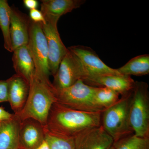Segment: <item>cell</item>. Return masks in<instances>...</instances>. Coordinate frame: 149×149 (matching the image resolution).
I'll return each mask as SVG.
<instances>
[{
  "label": "cell",
  "mask_w": 149,
  "mask_h": 149,
  "mask_svg": "<svg viewBox=\"0 0 149 149\" xmlns=\"http://www.w3.org/2000/svg\"><path fill=\"white\" fill-rule=\"evenodd\" d=\"M102 112L76 110L55 102L51 107L45 127L57 136L74 139L85 130L100 126Z\"/></svg>",
  "instance_id": "obj_1"
},
{
  "label": "cell",
  "mask_w": 149,
  "mask_h": 149,
  "mask_svg": "<svg viewBox=\"0 0 149 149\" xmlns=\"http://www.w3.org/2000/svg\"><path fill=\"white\" fill-rule=\"evenodd\" d=\"M55 102V89L49 79L35 73L30 80L29 94L25 105L22 110L16 115L21 121L32 118L45 126L51 107Z\"/></svg>",
  "instance_id": "obj_2"
},
{
  "label": "cell",
  "mask_w": 149,
  "mask_h": 149,
  "mask_svg": "<svg viewBox=\"0 0 149 149\" xmlns=\"http://www.w3.org/2000/svg\"><path fill=\"white\" fill-rule=\"evenodd\" d=\"M131 93L121 96L117 102L102 112L101 125L114 143L134 134L130 119Z\"/></svg>",
  "instance_id": "obj_3"
},
{
  "label": "cell",
  "mask_w": 149,
  "mask_h": 149,
  "mask_svg": "<svg viewBox=\"0 0 149 149\" xmlns=\"http://www.w3.org/2000/svg\"><path fill=\"white\" fill-rule=\"evenodd\" d=\"M130 119L135 136L149 138V92L146 82H135L131 93Z\"/></svg>",
  "instance_id": "obj_4"
},
{
  "label": "cell",
  "mask_w": 149,
  "mask_h": 149,
  "mask_svg": "<svg viewBox=\"0 0 149 149\" xmlns=\"http://www.w3.org/2000/svg\"><path fill=\"white\" fill-rule=\"evenodd\" d=\"M96 87L79 80L68 88L56 90V102L72 109L86 112L102 111L94 100Z\"/></svg>",
  "instance_id": "obj_5"
},
{
  "label": "cell",
  "mask_w": 149,
  "mask_h": 149,
  "mask_svg": "<svg viewBox=\"0 0 149 149\" xmlns=\"http://www.w3.org/2000/svg\"><path fill=\"white\" fill-rule=\"evenodd\" d=\"M27 46L35 64V74L49 79L51 73L48 64L47 42L41 23L30 21Z\"/></svg>",
  "instance_id": "obj_6"
},
{
  "label": "cell",
  "mask_w": 149,
  "mask_h": 149,
  "mask_svg": "<svg viewBox=\"0 0 149 149\" xmlns=\"http://www.w3.org/2000/svg\"><path fill=\"white\" fill-rule=\"evenodd\" d=\"M59 19H45L46 23L42 24L45 36L48 49V64L51 74L54 76L58 70L63 59L68 52L60 36L57 27Z\"/></svg>",
  "instance_id": "obj_7"
},
{
  "label": "cell",
  "mask_w": 149,
  "mask_h": 149,
  "mask_svg": "<svg viewBox=\"0 0 149 149\" xmlns=\"http://www.w3.org/2000/svg\"><path fill=\"white\" fill-rule=\"evenodd\" d=\"M86 77L87 74L80 60L68 50L54 76L52 84L54 89L60 90L71 86L78 80H83Z\"/></svg>",
  "instance_id": "obj_8"
},
{
  "label": "cell",
  "mask_w": 149,
  "mask_h": 149,
  "mask_svg": "<svg viewBox=\"0 0 149 149\" xmlns=\"http://www.w3.org/2000/svg\"><path fill=\"white\" fill-rule=\"evenodd\" d=\"M68 49L80 60L87 74L85 79L103 75L120 74L116 69L106 64L92 48L87 46L75 45Z\"/></svg>",
  "instance_id": "obj_9"
},
{
  "label": "cell",
  "mask_w": 149,
  "mask_h": 149,
  "mask_svg": "<svg viewBox=\"0 0 149 149\" xmlns=\"http://www.w3.org/2000/svg\"><path fill=\"white\" fill-rule=\"evenodd\" d=\"M74 139L75 149H109L114 143L102 125L85 130Z\"/></svg>",
  "instance_id": "obj_10"
},
{
  "label": "cell",
  "mask_w": 149,
  "mask_h": 149,
  "mask_svg": "<svg viewBox=\"0 0 149 149\" xmlns=\"http://www.w3.org/2000/svg\"><path fill=\"white\" fill-rule=\"evenodd\" d=\"M45 139V126L40 122L32 118L21 121L19 130L20 149H36Z\"/></svg>",
  "instance_id": "obj_11"
},
{
  "label": "cell",
  "mask_w": 149,
  "mask_h": 149,
  "mask_svg": "<svg viewBox=\"0 0 149 149\" xmlns=\"http://www.w3.org/2000/svg\"><path fill=\"white\" fill-rule=\"evenodd\" d=\"M30 21L17 9L11 7L10 37L13 50L28 44Z\"/></svg>",
  "instance_id": "obj_12"
},
{
  "label": "cell",
  "mask_w": 149,
  "mask_h": 149,
  "mask_svg": "<svg viewBox=\"0 0 149 149\" xmlns=\"http://www.w3.org/2000/svg\"><path fill=\"white\" fill-rule=\"evenodd\" d=\"M83 82L95 87H104L116 91L120 95L132 91L135 82L131 76L121 75H107L88 77Z\"/></svg>",
  "instance_id": "obj_13"
},
{
  "label": "cell",
  "mask_w": 149,
  "mask_h": 149,
  "mask_svg": "<svg viewBox=\"0 0 149 149\" xmlns=\"http://www.w3.org/2000/svg\"><path fill=\"white\" fill-rule=\"evenodd\" d=\"M8 100L14 114H18L25 105L29 90V83L23 77L14 74L7 79Z\"/></svg>",
  "instance_id": "obj_14"
},
{
  "label": "cell",
  "mask_w": 149,
  "mask_h": 149,
  "mask_svg": "<svg viewBox=\"0 0 149 149\" xmlns=\"http://www.w3.org/2000/svg\"><path fill=\"white\" fill-rule=\"evenodd\" d=\"M85 2V0H42L40 11L45 19H59L62 15L79 8Z\"/></svg>",
  "instance_id": "obj_15"
},
{
  "label": "cell",
  "mask_w": 149,
  "mask_h": 149,
  "mask_svg": "<svg viewBox=\"0 0 149 149\" xmlns=\"http://www.w3.org/2000/svg\"><path fill=\"white\" fill-rule=\"evenodd\" d=\"M21 120L14 114L9 120L0 122V149H19Z\"/></svg>",
  "instance_id": "obj_16"
},
{
  "label": "cell",
  "mask_w": 149,
  "mask_h": 149,
  "mask_svg": "<svg viewBox=\"0 0 149 149\" xmlns=\"http://www.w3.org/2000/svg\"><path fill=\"white\" fill-rule=\"evenodd\" d=\"M12 61L17 74L30 83L35 73L34 61L27 45L22 46L13 51Z\"/></svg>",
  "instance_id": "obj_17"
},
{
  "label": "cell",
  "mask_w": 149,
  "mask_h": 149,
  "mask_svg": "<svg viewBox=\"0 0 149 149\" xmlns=\"http://www.w3.org/2000/svg\"><path fill=\"white\" fill-rule=\"evenodd\" d=\"M121 75L141 76L149 73V55H141L129 60L123 66L116 69Z\"/></svg>",
  "instance_id": "obj_18"
},
{
  "label": "cell",
  "mask_w": 149,
  "mask_h": 149,
  "mask_svg": "<svg viewBox=\"0 0 149 149\" xmlns=\"http://www.w3.org/2000/svg\"><path fill=\"white\" fill-rule=\"evenodd\" d=\"M11 7L7 0H0V29L2 32L4 47L13 52L10 37Z\"/></svg>",
  "instance_id": "obj_19"
},
{
  "label": "cell",
  "mask_w": 149,
  "mask_h": 149,
  "mask_svg": "<svg viewBox=\"0 0 149 149\" xmlns=\"http://www.w3.org/2000/svg\"><path fill=\"white\" fill-rule=\"evenodd\" d=\"M120 94L116 91L104 87H96L94 100L97 107L103 111L117 102Z\"/></svg>",
  "instance_id": "obj_20"
},
{
  "label": "cell",
  "mask_w": 149,
  "mask_h": 149,
  "mask_svg": "<svg viewBox=\"0 0 149 149\" xmlns=\"http://www.w3.org/2000/svg\"><path fill=\"white\" fill-rule=\"evenodd\" d=\"M45 141L50 149H75L74 139L56 135L45 126Z\"/></svg>",
  "instance_id": "obj_21"
},
{
  "label": "cell",
  "mask_w": 149,
  "mask_h": 149,
  "mask_svg": "<svg viewBox=\"0 0 149 149\" xmlns=\"http://www.w3.org/2000/svg\"><path fill=\"white\" fill-rule=\"evenodd\" d=\"M113 145L115 149H149V138H140L133 134Z\"/></svg>",
  "instance_id": "obj_22"
},
{
  "label": "cell",
  "mask_w": 149,
  "mask_h": 149,
  "mask_svg": "<svg viewBox=\"0 0 149 149\" xmlns=\"http://www.w3.org/2000/svg\"><path fill=\"white\" fill-rule=\"evenodd\" d=\"M8 93L7 80H0V103L8 102Z\"/></svg>",
  "instance_id": "obj_23"
},
{
  "label": "cell",
  "mask_w": 149,
  "mask_h": 149,
  "mask_svg": "<svg viewBox=\"0 0 149 149\" xmlns=\"http://www.w3.org/2000/svg\"><path fill=\"white\" fill-rule=\"evenodd\" d=\"M29 15L30 19L33 22L43 24L46 23V20L42 13L37 9L30 10Z\"/></svg>",
  "instance_id": "obj_24"
},
{
  "label": "cell",
  "mask_w": 149,
  "mask_h": 149,
  "mask_svg": "<svg viewBox=\"0 0 149 149\" xmlns=\"http://www.w3.org/2000/svg\"><path fill=\"white\" fill-rule=\"evenodd\" d=\"M13 115L6 111L2 107H0V122L9 120L13 117Z\"/></svg>",
  "instance_id": "obj_25"
},
{
  "label": "cell",
  "mask_w": 149,
  "mask_h": 149,
  "mask_svg": "<svg viewBox=\"0 0 149 149\" xmlns=\"http://www.w3.org/2000/svg\"><path fill=\"white\" fill-rule=\"evenodd\" d=\"M23 3L24 6L29 10L37 9L39 5L38 2L36 0H24Z\"/></svg>",
  "instance_id": "obj_26"
},
{
  "label": "cell",
  "mask_w": 149,
  "mask_h": 149,
  "mask_svg": "<svg viewBox=\"0 0 149 149\" xmlns=\"http://www.w3.org/2000/svg\"><path fill=\"white\" fill-rule=\"evenodd\" d=\"M36 149H50L49 145L45 141H43Z\"/></svg>",
  "instance_id": "obj_27"
},
{
  "label": "cell",
  "mask_w": 149,
  "mask_h": 149,
  "mask_svg": "<svg viewBox=\"0 0 149 149\" xmlns=\"http://www.w3.org/2000/svg\"><path fill=\"white\" fill-rule=\"evenodd\" d=\"M109 149H115L114 146H113V145L111 147V148H110Z\"/></svg>",
  "instance_id": "obj_28"
},
{
  "label": "cell",
  "mask_w": 149,
  "mask_h": 149,
  "mask_svg": "<svg viewBox=\"0 0 149 149\" xmlns=\"http://www.w3.org/2000/svg\"><path fill=\"white\" fill-rule=\"evenodd\" d=\"M19 149H21L19 148Z\"/></svg>",
  "instance_id": "obj_29"
}]
</instances>
